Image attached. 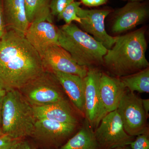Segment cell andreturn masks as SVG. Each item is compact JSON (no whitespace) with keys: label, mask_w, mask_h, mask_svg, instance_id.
Segmentation results:
<instances>
[{"label":"cell","mask_w":149,"mask_h":149,"mask_svg":"<svg viewBox=\"0 0 149 149\" xmlns=\"http://www.w3.org/2000/svg\"><path fill=\"white\" fill-rule=\"evenodd\" d=\"M142 100L134 93L126 89L116 109L124 130L132 137L148 135V117L143 108Z\"/></svg>","instance_id":"cell-6"},{"label":"cell","mask_w":149,"mask_h":149,"mask_svg":"<svg viewBox=\"0 0 149 149\" xmlns=\"http://www.w3.org/2000/svg\"><path fill=\"white\" fill-rule=\"evenodd\" d=\"M81 2L74 1L65 8L57 16L58 20H63L65 24L72 23V22H77L80 24L81 19L77 16L78 9L80 7Z\"/></svg>","instance_id":"cell-21"},{"label":"cell","mask_w":149,"mask_h":149,"mask_svg":"<svg viewBox=\"0 0 149 149\" xmlns=\"http://www.w3.org/2000/svg\"><path fill=\"white\" fill-rule=\"evenodd\" d=\"M126 89L120 77H111L102 72L99 81V92L104 117L117 109Z\"/></svg>","instance_id":"cell-12"},{"label":"cell","mask_w":149,"mask_h":149,"mask_svg":"<svg viewBox=\"0 0 149 149\" xmlns=\"http://www.w3.org/2000/svg\"><path fill=\"white\" fill-rule=\"evenodd\" d=\"M76 124L63 123L45 119H37L32 136L46 142L60 141L70 135Z\"/></svg>","instance_id":"cell-15"},{"label":"cell","mask_w":149,"mask_h":149,"mask_svg":"<svg viewBox=\"0 0 149 149\" xmlns=\"http://www.w3.org/2000/svg\"><path fill=\"white\" fill-rule=\"evenodd\" d=\"M36 120L33 107L20 91L13 90L6 93L1 115L3 134L16 140L31 136Z\"/></svg>","instance_id":"cell-4"},{"label":"cell","mask_w":149,"mask_h":149,"mask_svg":"<svg viewBox=\"0 0 149 149\" xmlns=\"http://www.w3.org/2000/svg\"><path fill=\"white\" fill-rule=\"evenodd\" d=\"M59 45L80 65L88 68L103 64L108 49L94 37L73 23L57 28Z\"/></svg>","instance_id":"cell-3"},{"label":"cell","mask_w":149,"mask_h":149,"mask_svg":"<svg viewBox=\"0 0 149 149\" xmlns=\"http://www.w3.org/2000/svg\"><path fill=\"white\" fill-rule=\"evenodd\" d=\"M7 31L3 12L2 3L1 1H0V39L4 35Z\"/></svg>","instance_id":"cell-25"},{"label":"cell","mask_w":149,"mask_h":149,"mask_svg":"<svg viewBox=\"0 0 149 149\" xmlns=\"http://www.w3.org/2000/svg\"><path fill=\"white\" fill-rule=\"evenodd\" d=\"M142 105L147 117L148 116L149 111V99H142Z\"/></svg>","instance_id":"cell-28"},{"label":"cell","mask_w":149,"mask_h":149,"mask_svg":"<svg viewBox=\"0 0 149 149\" xmlns=\"http://www.w3.org/2000/svg\"><path fill=\"white\" fill-rule=\"evenodd\" d=\"M11 149H35L27 141H17Z\"/></svg>","instance_id":"cell-27"},{"label":"cell","mask_w":149,"mask_h":149,"mask_svg":"<svg viewBox=\"0 0 149 149\" xmlns=\"http://www.w3.org/2000/svg\"><path fill=\"white\" fill-rule=\"evenodd\" d=\"M149 14L148 7L140 2H130L115 12L112 19L111 31L121 34L143 23Z\"/></svg>","instance_id":"cell-11"},{"label":"cell","mask_w":149,"mask_h":149,"mask_svg":"<svg viewBox=\"0 0 149 149\" xmlns=\"http://www.w3.org/2000/svg\"><path fill=\"white\" fill-rule=\"evenodd\" d=\"M111 12L110 10H85L80 7L77 12L83 31L91 34L107 49L113 45L116 37H112L106 30L105 20Z\"/></svg>","instance_id":"cell-9"},{"label":"cell","mask_w":149,"mask_h":149,"mask_svg":"<svg viewBox=\"0 0 149 149\" xmlns=\"http://www.w3.org/2000/svg\"><path fill=\"white\" fill-rule=\"evenodd\" d=\"M146 29L142 27L116 36L114 45L104 56L103 64L112 74L120 77L148 67L146 58Z\"/></svg>","instance_id":"cell-2"},{"label":"cell","mask_w":149,"mask_h":149,"mask_svg":"<svg viewBox=\"0 0 149 149\" xmlns=\"http://www.w3.org/2000/svg\"><path fill=\"white\" fill-rule=\"evenodd\" d=\"M18 140L11 138L7 135L3 134L0 136V149H11Z\"/></svg>","instance_id":"cell-24"},{"label":"cell","mask_w":149,"mask_h":149,"mask_svg":"<svg viewBox=\"0 0 149 149\" xmlns=\"http://www.w3.org/2000/svg\"><path fill=\"white\" fill-rule=\"evenodd\" d=\"M25 37L40 56L50 46L58 45L57 28L47 21L29 24Z\"/></svg>","instance_id":"cell-13"},{"label":"cell","mask_w":149,"mask_h":149,"mask_svg":"<svg viewBox=\"0 0 149 149\" xmlns=\"http://www.w3.org/2000/svg\"><path fill=\"white\" fill-rule=\"evenodd\" d=\"M128 146H120L117 147L113 149H131L130 147Z\"/></svg>","instance_id":"cell-30"},{"label":"cell","mask_w":149,"mask_h":149,"mask_svg":"<svg viewBox=\"0 0 149 149\" xmlns=\"http://www.w3.org/2000/svg\"><path fill=\"white\" fill-rule=\"evenodd\" d=\"M126 89L132 93H149V68L120 77Z\"/></svg>","instance_id":"cell-20"},{"label":"cell","mask_w":149,"mask_h":149,"mask_svg":"<svg viewBox=\"0 0 149 149\" xmlns=\"http://www.w3.org/2000/svg\"><path fill=\"white\" fill-rule=\"evenodd\" d=\"M45 70L40 54L25 37L7 31L0 39V89L20 90Z\"/></svg>","instance_id":"cell-1"},{"label":"cell","mask_w":149,"mask_h":149,"mask_svg":"<svg viewBox=\"0 0 149 149\" xmlns=\"http://www.w3.org/2000/svg\"><path fill=\"white\" fill-rule=\"evenodd\" d=\"M101 149H113L129 146L133 141L123 128L121 118L116 110L107 114L94 132Z\"/></svg>","instance_id":"cell-7"},{"label":"cell","mask_w":149,"mask_h":149,"mask_svg":"<svg viewBox=\"0 0 149 149\" xmlns=\"http://www.w3.org/2000/svg\"><path fill=\"white\" fill-rule=\"evenodd\" d=\"M129 146L131 149H149V140L148 135L141 134L138 136L136 140Z\"/></svg>","instance_id":"cell-23"},{"label":"cell","mask_w":149,"mask_h":149,"mask_svg":"<svg viewBox=\"0 0 149 149\" xmlns=\"http://www.w3.org/2000/svg\"><path fill=\"white\" fill-rule=\"evenodd\" d=\"M6 93V91L0 89V123L1 120V115L3 101L4 98L5 96Z\"/></svg>","instance_id":"cell-29"},{"label":"cell","mask_w":149,"mask_h":149,"mask_svg":"<svg viewBox=\"0 0 149 149\" xmlns=\"http://www.w3.org/2000/svg\"><path fill=\"white\" fill-rule=\"evenodd\" d=\"M130 2H141L144 0H129Z\"/></svg>","instance_id":"cell-31"},{"label":"cell","mask_w":149,"mask_h":149,"mask_svg":"<svg viewBox=\"0 0 149 149\" xmlns=\"http://www.w3.org/2000/svg\"><path fill=\"white\" fill-rule=\"evenodd\" d=\"M36 119H45L77 125L78 121L68 102L65 99L42 106L33 107Z\"/></svg>","instance_id":"cell-16"},{"label":"cell","mask_w":149,"mask_h":149,"mask_svg":"<svg viewBox=\"0 0 149 149\" xmlns=\"http://www.w3.org/2000/svg\"><path fill=\"white\" fill-rule=\"evenodd\" d=\"M102 72L95 67L88 68L85 82V114L91 128L97 127L104 117L100 92L99 81Z\"/></svg>","instance_id":"cell-8"},{"label":"cell","mask_w":149,"mask_h":149,"mask_svg":"<svg viewBox=\"0 0 149 149\" xmlns=\"http://www.w3.org/2000/svg\"><path fill=\"white\" fill-rule=\"evenodd\" d=\"M83 4L89 7H95L102 5L107 2L108 0H80Z\"/></svg>","instance_id":"cell-26"},{"label":"cell","mask_w":149,"mask_h":149,"mask_svg":"<svg viewBox=\"0 0 149 149\" xmlns=\"http://www.w3.org/2000/svg\"><path fill=\"white\" fill-rule=\"evenodd\" d=\"M76 109L85 113V82L75 74L52 71Z\"/></svg>","instance_id":"cell-17"},{"label":"cell","mask_w":149,"mask_h":149,"mask_svg":"<svg viewBox=\"0 0 149 149\" xmlns=\"http://www.w3.org/2000/svg\"><path fill=\"white\" fill-rule=\"evenodd\" d=\"M6 27L20 36L25 37L29 26L24 0H2Z\"/></svg>","instance_id":"cell-14"},{"label":"cell","mask_w":149,"mask_h":149,"mask_svg":"<svg viewBox=\"0 0 149 149\" xmlns=\"http://www.w3.org/2000/svg\"><path fill=\"white\" fill-rule=\"evenodd\" d=\"M3 135V133L2 132V130L1 127L0 126V136H2V135Z\"/></svg>","instance_id":"cell-32"},{"label":"cell","mask_w":149,"mask_h":149,"mask_svg":"<svg viewBox=\"0 0 149 149\" xmlns=\"http://www.w3.org/2000/svg\"><path fill=\"white\" fill-rule=\"evenodd\" d=\"M74 0H52L50 2L49 8L52 16H57L68 6Z\"/></svg>","instance_id":"cell-22"},{"label":"cell","mask_w":149,"mask_h":149,"mask_svg":"<svg viewBox=\"0 0 149 149\" xmlns=\"http://www.w3.org/2000/svg\"><path fill=\"white\" fill-rule=\"evenodd\" d=\"M45 69L78 75L84 78L88 68L77 64L70 54L58 45L48 47L41 56Z\"/></svg>","instance_id":"cell-10"},{"label":"cell","mask_w":149,"mask_h":149,"mask_svg":"<svg viewBox=\"0 0 149 149\" xmlns=\"http://www.w3.org/2000/svg\"><path fill=\"white\" fill-rule=\"evenodd\" d=\"M53 73L46 70L19 90L32 107L42 106L65 99Z\"/></svg>","instance_id":"cell-5"},{"label":"cell","mask_w":149,"mask_h":149,"mask_svg":"<svg viewBox=\"0 0 149 149\" xmlns=\"http://www.w3.org/2000/svg\"><path fill=\"white\" fill-rule=\"evenodd\" d=\"M60 149H101L90 126L85 125Z\"/></svg>","instance_id":"cell-19"},{"label":"cell","mask_w":149,"mask_h":149,"mask_svg":"<svg viewBox=\"0 0 149 149\" xmlns=\"http://www.w3.org/2000/svg\"><path fill=\"white\" fill-rule=\"evenodd\" d=\"M29 24L43 21L53 23L49 8L50 0H24Z\"/></svg>","instance_id":"cell-18"}]
</instances>
